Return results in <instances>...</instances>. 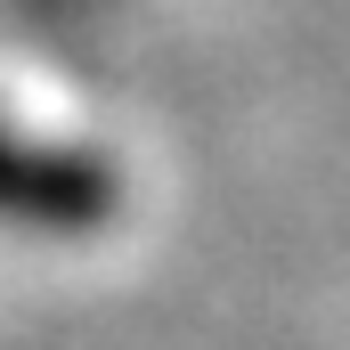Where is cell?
<instances>
[{"label":"cell","mask_w":350,"mask_h":350,"mask_svg":"<svg viewBox=\"0 0 350 350\" xmlns=\"http://www.w3.org/2000/svg\"><path fill=\"white\" fill-rule=\"evenodd\" d=\"M114 212V172L74 147H41L0 122V220L16 228H98Z\"/></svg>","instance_id":"obj_1"}]
</instances>
